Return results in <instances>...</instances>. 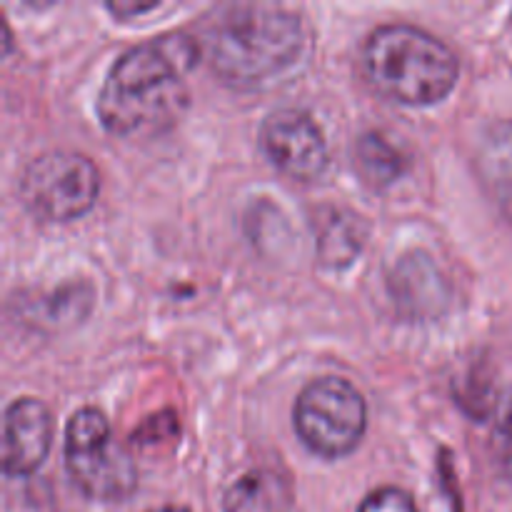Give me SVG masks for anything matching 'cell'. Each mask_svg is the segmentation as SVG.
Listing matches in <instances>:
<instances>
[{
	"mask_svg": "<svg viewBox=\"0 0 512 512\" xmlns=\"http://www.w3.org/2000/svg\"><path fill=\"white\" fill-rule=\"evenodd\" d=\"M200 50L190 35L165 33L120 53L98 95L105 130L135 138L170 128L188 108V73Z\"/></svg>",
	"mask_w": 512,
	"mask_h": 512,
	"instance_id": "obj_1",
	"label": "cell"
},
{
	"mask_svg": "<svg viewBox=\"0 0 512 512\" xmlns=\"http://www.w3.org/2000/svg\"><path fill=\"white\" fill-rule=\"evenodd\" d=\"M305 48L303 20L273 3H233L215 10L205 30L213 73L233 88H260L298 63Z\"/></svg>",
	"mask_w": 512,
	"mask_h": 512,
	"instance_id": "obj_2",
	"label": "cell"
},
{
	"mask_svg": "<svg viewBox=\"0 0 512 512\" xmlns=\"http://www.w3.org/2000/svg\"><path fill=\"white\" fill-rule=\"evenodd\" d=\"M363 65L370 83L403 105H433L458 83L460 63L450 45L428 30L388 23L368 35Z\"/></svg>",
	"mask_w": 512,
	"mask_h": 512,
	"instance_id": "obj_3",
	"label": "cell"
},
{
	"mask_svg": "<svg viewBox=\"0 0 512 512\" xmlns=\"http://www.w3.org/2000/svg\"><path fill=\"white\" fill-rule=\"evenodd\" d=\"M65 468L75 488L98 503H118L138 488V470L123 445L113 440L98 408H80L65 425Z\"/></svg>",
	"mask_w": 512,
	"mask_h": 512,
	"instance_id": "obj_4",
	"label": "cell"
},
{
	"mask_svg": "<svg viewBox=\"0 0 512 512\" xmlns=\"http://www.w3.org/2000/svg\"><path fill=\"white\" fill-rule=\"evenodd\" d=\"M293 423L298 438L313 453L323 458H343L363 440L368 405L353 383L328 375L300 390Z\"/></svg>",
	"mask_w": 512,
	"mask_h": 512,
	"instance_id": "obj_5",
	"label": "cell"
},
{
	"mask_svg": "<svg viewBox=\"0 0 512 512\" xmlns=\"http://www.w3.org/2000/svg\"><path fill=\"white\" fill-rule=\"evenodd\" d=\"M18 190L35 218L65 223L93 208L100 193V175L88 155L48 150L25 165Z\"/></svg>",
	"mask_w": 512,
	"mask_h": 512,
	"instance_id": "obj_6",
	"label": "cell"
},
{
	"mask_svg": "<svg viewBox=\"0 0 512 512\" xmlns=\"http://www.w3.org/2000/svg\"><path fill=\"white\" fill-rule=\"evenodd\" d=\"M260 145L270 163L298 183H313L328 168V140L308 110H273L260 128Z\"/></svg>",
	"mask_w": 512,
	"mask_h": 512,
	"instance_id": "obj_7",
	"label": "cell"
},
{
	"mask_svg": "<svg viewBox=\"0 0 512 512\" xmlns=\"http://www.w3.org/2000/svg\"><path fill=\"white\" fill-rule=\"evenodd\" d=\"M53 443V418L38 398H18L3 420V468L8 475H30L45 463Z\"/></svg>",
	"mask_w": 512,
	"mask_h": 512,
	"instance_id": "obj_8",
	"label": "cell"
},
{
	"mask_svg": "<svg viewBox=\"0 0 512 512\" xmlns=\"http://www.w3.org/2000/svg\"><path fill=\"white\" fill-rule=\"evenodd\" d=\"M390 293L395 305L408 318H438L450 303V288L428 253L403 255L390 275Z\"/></svg>",
	"mask_w": 512,
	"mask_h": 512,
	"instance_id": "obj_9",
	"label": "cell"
},
{
	"mask_svg": "<svg viewBox=\"0 0 512 512\" xmlns=\"http://www.w3.org/2000/svg\"><path fill=\"white\" fill-rule=\"evenodd\" d=\"M293 483L275 468H253L240 475L223 495V512H290Z\"/></svg>",
	"mask_w": 512,
	"mask_h": 512,
	"instance_id": "obj_10",
	"label": "cell"
},
{
	"mask_svg": "<svg viewBox=\"0 0 512 512\" xmlns=\"http://www.w3.org/2000/svg\"><path fill=\"white\" fill-rule=\"evenodd\" d=\"M318 258L328 268H345L360 255L365 245V223L350 210L323 205L313 213Z\"/></svg>",
	"mask_w": 512,
	"mask_h": 512,
	"instance_id": "obj_11",
	"label": "cell"
},
{
	"mask_svg": "<svg viewBox=\"0 0 512 512\" xmlns=\"http://www.w3.org/2000/svg\"><path fill=\"white\" fill-rule=\"evenodd\" d=\"M475 165L490 198L512 218V120H498L485 128Z\"/></svg>",
	"mask_w": 512,
	"mask_h": 512,
	"instance_id": "obj_12",
	"label": "cell"
},
{
	"mask_svg": "<svg viewBox=\"0 0 512 512\" xmlns=\"http://www.w3.org/2000/svg\"><path fill=\"white\" fill-rule=\"evenodd\" d=\"M353 160L363 183L373 190H385L398 183L400 175L408 168L403 150L380 130H368L355 140Z\"/></svg>",
	"mask_w": 512,
	"mask_h": 512,
	"instance_id": "obj_13",
	"label": "cell"
},
{
	"mask_svg": "<svg viewBox=\"0 0 512 512\" xmlns=\"http://www.w3.org/2000/svg\"><path fill=\"white\" fill-rule=\"evenodd\" d=\"M93 298V288L83 283V280L80 283L60 285L53 293H45L35 300V315L40 318V323L65 328V325L78 323V320H83L90 313Z\"/></svg>",
	"mask_w": 512,
	"mask_h": 512,
	"instance_id": "obj_14",
	"label": "cell"
},
{
	"mask_svg": "<svg viewBox=\"0 0 512 512\" xmlns=\"http://www.w3.org/2000/svg\"><path fill=\"white\" fill-rule=\"evenodd\" d=\"M493 455L500 468H503V473L512 478V388L495 408Z\"/></svg>",
	"mask_w": 512,
	"mask_h": 512,
	"instance_id": "obj_15",
	"label": "cell"
},
{
	"mask_svg": "<svg viewBox=\"0 0 512 512\" xmlns=\"http://www.w3.org/2000/svg\"><path fill=\"white\" fill-rule=\"evenodd\" d=\"M358 512H418L413 498L405 490L385 485V488L373 490L368 498L360 503Z\"/></svg>",
	"mask_w": 512,
	"mask_h": 512,
	"instance_id": "obj_16",
	"label": "cell"
},
{
	"mask_svg": "<svg viewBox=\"0 0 512 512\" xmlns=\"http://www.w3.org/2000/svg\"><path fill=\"white\" fill-rule=\"evenodd\" d=\"M155 5L158 3H108V10L118 15V18H128V15L148 13V10H153Z\"/></svg>",
	"mask_w": 512,
	"mask_h": 512,
	"instance_id": "obj_17",
	"label": "cell"
},
{
	"mask_svg": "<svg viewBox=\"0 0 512 512\" xmlns=\"http://www.w3.org/2000/svg\"><path fill=\"white\" fill-rule=\"evenodd\" d=\"M148 512H190V510L175 508V505H165V508H153V510H148Z\"/></svg>",
	"mask_w": 512,
	"mask_h": 512,
	"instance_id": "obj_18",
	"label": "cell"
},
{
	"mask_svg": "<svg viewBox=\"0 0 512 512\" xmlns=\"http://www.w3.org/2000/svg\"><path fill=\"white\" fill-rule=\"evenodd\" d=\"M508 25H510V35H512V13H510V23Z\"/></svg>",
	"mask_w": 512,
	"mask_h": 512,
	"instance_id": "obj_19",
	"label": "cell"
}]
</instances>
